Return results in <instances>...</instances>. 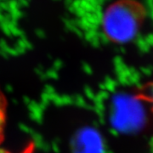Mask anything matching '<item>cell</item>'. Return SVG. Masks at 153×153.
Returning <instances> with one entry per match:
<instances>
[{"label":"cell","instance_id":"1","mask_svg":"<svg viewBox=\"0 0 153 153\" xmlns=\"http://www.w3.org/2000/svg\"><path fill=\"white\" fill-rule=\"evenodd\" d=\"M146 19V8L138 0H115L103 11L101 26L110 41L126 44L139 34Z\"/></svg>","mask_w":153,"mask_h":153},{"label":"cell","instance_id":"4","mask_svg":"<svg viewBox=\"0 0 153 153\" xmlns=\"http://www.w3.org/2000/svg\"><path fill=\"white\" fill-rule=\"evenodd\" d=\"M0 153H11V152H9V151L4 150V149H0Z\"/></svg>","mask_w":153,"mask_h":153},{"label":"cell","instance_id":"3","mask_svg":"<svg viewBox=\"0 0 153 153\" xmlns=\"http://www.w3.org/2000/svg\"><path fill=\"white\" fill-rule=\"evenodd\" d=\"M137 97L141 100L150 103L153 106V82L146 84Z\"/></svg>","mask_w":153,"mask_h":153},{"label":"cell","instance_id":"2","mask_svg":"<svg viewBox=\"0 0 153 153\" xmlns=\"http://www.w3.org/2000/svg\"><path fill=\"white\" fill-rule=\"evenodd\" d=\"M7 107L8 102L5 94L0 88V144L4 139L6 121H7Z\"/></svg>","mask_w":153,"mask_h":153}]
</instances>
